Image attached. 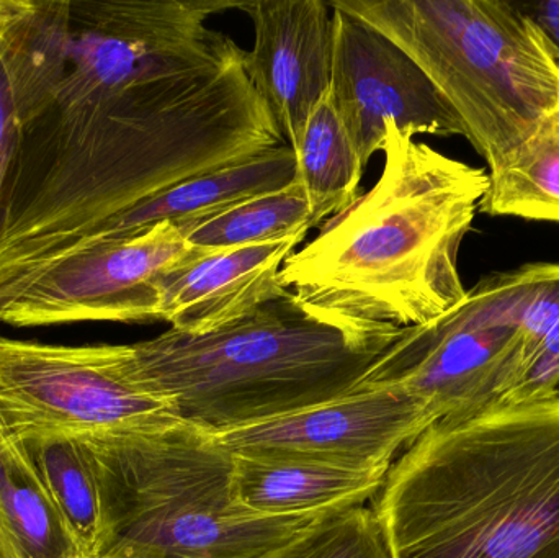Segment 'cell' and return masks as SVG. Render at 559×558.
Listing matches in <instances>:
<instances>
[{
	"mask_svg": "<svg viewBox=\"0 0 559 558\" xmlns=\"http://www.w3.org/2000/svg\"><path fill=\"white\" fill-rule=\"evenodd\" d=\"M283 144L245 49L202 26L87 87L56 88L23 130L0 249L43 274L164 190Z\"/></svg>",
	"mask_w": 559,
	"mask_h": 558,
	"instance_id": "obj_1",
	"label": "cell"
},
{
	"mask_svg": "<svg viewBox=\"0 0 559 558\" xmlns=\"http://www.w3.org/2000/svg\"><path fill=\"white\" fill-rule=\"evenodd\" d=\"M378 182L280 271L316 317L361 340L393 343L465 298L459 254L489 174L386 123Z\"/></svg>",
	"mask_w": 559,
	"mask_h": 558,
	"instance_id": "obj_2",
	"label": "cell"
},
{
	"mask_svg": "<svg viewBox=\"0 0 559 558\" xmlns=\"http://www.w3.org/2000/svg\"><path fill=\"white\" fill-rule=\"evenodd\" d=\"M373 510L391 558H559V395L430 426Z\"/></svg>",
	"mask_w": 559,
	"mask_h": 558,
	"instance_id": "obj_3",
	"label": "cell"
},
{
	"mask_svg": "<svg viewBox=\"0 0 559 558\" xmlns=\"http://www.w3.org/2000/svg\"><path fill=\"white\" fill-rule=\"evenodd\" d=\"M388 346L321 320L289 292L212 333L114 344L134 383L213 436L352 392Z\"/></svg>",
	"mask_w": 559,
	"mask_h": 558,
	"instance_id": "obj_4",
	"label": "cell"
},
{
	"mask_svg": "<svg viewBox=\"0 0 559 558\" xmlns=\"http://www.w3.org/2000/svg\"><path fill=\"white\" fill-rule=\"evenodd\" d=\"M84 438L100 484L97 558H258L341 511L251 513L236 498L235 455L216 436L182 423Z\"/></svg>",
	"mask_w": 559,
	"mask_h": 558,
	"instance_id": "obj_5",
	"label": "cell"
},
{
	"mask_svg": "<svg viewBox=\"0 0 559 558\" xmlns=\"http://www.w3.org/2000/svg\"><path fill=\"white\" fill-rule=\"evenodd\" d=\"M400 46L449 98L495 173L559 105V68L509 0H334Z\"/></svg>",
	"mask_w": 559,
	"mask_h": 558,
	"instance_id": "obj_6",
	"label": "cell"
},
{
	"mask_svg": "<svg viewBox=\"0 0 559 558\" xmlns=\"http://www.w3.org/2000/svg\"><path fill=\"white\" fill-rule=\"evenodd\" d=\"M538 264L481 278L427 323L404 328L357 387H391L423 403L437 423L495 405L511 382L522 311Z\"/></svg>",
	"mask_w": 559,
	"mask_h": 558,
	"instance_id": "obj_7",
	"label": "cell"
},
{
	"mask_svg": "<svg viewBox=\"0 0 559 558\" xmlns=\"http://www.w3.org/2000/svg\"><path fill=\"white\" fill-rule=\"evenodd\" d=\"M170 406L134 383L114 344L59 346L0 336V436H121L177 425Z\"/></svg>",
	"mask_w": 559,
	"mask_h": 558,
	"instance_id": "obj_8",
	"label": "cell"
},
{
	"mask_svg": "<svg viewBox=\"0 0 559 558\" xmlns=\"http://www.w3.org/2000/svg\"><path fill=\"white\" fill-rule=\"evenodd\" d=\"M195 252L174 223L91 246L26 285L0 308V323L32 328L163 321L160 278Z\"/></svg>",
	"mask_w": 559,
	"mask_h": 558,
	"instance_id": "obj_9",
	"label": "cell"
},
{
	"mask_svg": "<svg viewBox=\"0 0 559 558\" xmlns=\"http://www.w3.org/2000/svg\"><path fill=\"white\" fill-rule=\"evenodd\" d=\"M331 7L332 100L365 169L383 150L388 121L414 138L468 136L449 98L400 46L358 16Z\"/></svg>",
	"mask_w": 559,
	"mask_h": 558,
	"instance_id": "obj_10",
	"label": "cell"
},
{
	"mask_svg": "<svg viewBox=\"0 0 559 558\" xmlns=\"http://www.w3.org/2000/svg\"><path fill=\"white\" fill-rule=\"evenodd\" d=\"M437 419L400 389L352 392L280 418L216 436L235 455L305 459L360 471H390Z\"/></svg>",
	"mask_w": 559,
	"mask_h": 558,
	"instance_id": "obj_11",
	"label": "cell"
},
{
	"mask_svg": "<svg viewBox=\"0 0 559 558\" xmlns=\"http://www.w3.org/2000/svg\"><path fill=\"white\" fill-rule=\"evenodd\" d=\"M254 25L246 71L295 153L314 105L331 88L334 22L324 0L241 2Z\"/></svg>",
	"mask_w": 559,
	"mask_h": 558,
	"instance_id": "obj_12",
	"label": "cell"
},
{
	"mask_svg": "<svg viewBox=\"0 0 559 558\" xmlns=\"http://www.w3.org/2000/svg\"><path fill=\"white\" fill-rule=\"evenodd\" d=\"M308 235L239 248L197 249L160 278V317L170 330L205 334L288 294L280 271Z\"/></svg>",
	"mask_w": 559,
	"mask_h": 558,
	"instance_id": "obj_13",
	"label": "cell"
},
{
	"mask_svg": "<svg viewBox=\"0 0 559 558\" xmlns=\"http://www.w3.org/2000/svg\"><path fill=\"white\" fill-rule=\"evenodd\" d=\"M71 0H0V206L23 130L55 98Z\"/></svg>",
	"mask_w": 559,
	"mask_h": 558,
	"instance_id": "obj_14",
	"label": "cell"
},
{
	"mask_svg": "<svg viewBox=\"0 0 559 558\" xmlns=\"http://www.w3.org/2000/svg\"><path fill=\"white\" fill-rule=\"evenodd\" d=\"M388 472L305 459L235 455L233 485L239 504L251 513L296 517L365 507L380 495Z\"/></svg>",
	"mask_w": 559,
	"mask_h": 558,
	"instance_id": "obj_15",
	"label": "cell"
},
{
	"mask_svg": "<svg viewBox=\"0 0 559 558\" xmlns=\"http://www.w3.org/2000/svg\"><path fill=\"white\" fill-rule=\"evenodd\" d=\"M295 180L296 156L292 147L288 144L272 147L252 159L192 177L164 190L110 223L87 248L138 235L159 223H174L183 228L205 222L246 200L285 189Z\"/></svg>",
	"mask_w": 559,
	"mask_h": 558,
	"instance_id": "obj_16",
	"label": "cell"
},
{
	"mask_svg": "<svg viewBox=\"0 0 559 558\" xmlns=\"http://www.w3.org/2000/svg\"><path fill=\"white\" fill-rule=\"evenodd\" d=\"M3 558H87L16 439L0 436Z\"/></svg>",
	"mask_w": 559,
	"mask_h": 558,
	"instance_id": "obj_17",
	"label": "cell"
},
{
	"mask_svg": "<svg viewBox=\"0 0 559 558\" xmlns=\"http://www.w3.org/2000/svg\"><path fill=\"white\" fill-rule=\"evenodd\" d=\"M20 442L36 477L51 497L87 558H97L102 500L97 462L84 436L36 432Z\"/></svg>",
	"mask_w": 559,
	"mask_h": 558,
	"instance_id": "obj_18",
	"label": "cell"
},
{
	"mask_svg": "<svg viewBox=\"0 0 559 558\" xmlns=\"http://www.w3.org/2000/svg\"><path fill=\"white\" fill-rule=\"evenodd\" d=\"M295 156L296 180L305 189L316 228L361 195L365 167L335 110L331 88L312 108Z\"/></svg>",
	"mask_w": 559,
	"mask_h": 558,
	"instance_id": "obj_19",
	"label": "cell"
},
{
	"mask_svg": "<svg viewBox=\"0 0 559 558\" xmlns=\"http://www.w3.org/2000/svg\"><path fill=\"white\" fill-rule=\"evenodd\" d=\"M479 209L492 216L559 223V105L504 166L489 173Z\"/></svg>",
	"mask_w": 559,
	"mask_h": 558,
	"instance_id": "obj_20",
	"label": "cell"
},
{
	"mask_svg": "<svg viewBox=\"0 0 559 558\" xmlns=\"http://www.w3.org/2000/svg\"><path fill=\"white\" fill-rule=\"evenodd\" d=\"M316 225L305 189L298 180L277 192L246 200L205 222L179 228L192 248H239L309 235Z\"/></svg>",
	"mask_w": 559,
	"mask_h": 558,
	"instance_id": "obj_21",
	"label": "cell"
},
{
	"mask_svg": "<svg viewBox=\"0 0 559 558\" xmlns=\"http://www.w3.org/2000/svg\"><path fill=\"white\" fill-rule=\"evenodd\" d=\"M258 558H391L373 508L335 511L308 533Z\"/></svg>",
	"mask_w": 559,
	"mask_h": 558,
	"instance_id": "obj_22",
	"label": "cell"
},
{
	"mask_svg": "<svg viewBox=\"0 0 559 558\" xmlns=\"http://www.w3.org/2000/svg\"><path fill=\"white\" fill-rule=\"evenodd\" d=\"M559 395V321L548 333L524 372L496 405L534 402ZM492 406V405H491Z\"/></svg>",
	"mask_w": 559,
	"mask_h": 558,
	"instance_id": "obj_23",
	"label": "cell"
},
{
	"mask_svg": "<svg viewBox=\"0 0 559 558\" xmlns=\"http://www.w3.org/2000/svg\"><path fill=\"white\" fill-rule=\"evenodd\" d=\"M518 9L534 23L559 68V0L514 2Z\"/></svg>",
	"mask_w": 559,
	"mask_h": 558,
	"instance_id": "obj_24",
	"label": "cell"
},
{
	"mask_svg": "<svg viewBox=\"0 0 559 558\" xmlns=\"http://www.w3.org/2000/svg\"><path fill=\"white\" fill-rule=\"evenodd\" d=\"M0 558H3L2 549H0Z\"/></svg>",
	"mask_w": 559,
	"mask_h": 558,
	"instance_id": "obj_25",
	"label": "cell"
}]
</instances>
